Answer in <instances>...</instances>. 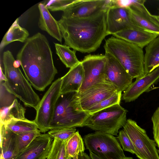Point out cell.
<instances>
[{"label":"cell","mask_w":159,"mask_h":159,"mask_svg":"<svg viewBox=\"0 0 159 159\" xmlns=\"http://www.w3.org/2000/svg\"><path fill=\"white\" fill-rule=\"evenodd\" d=\"M16 59L20 62L27 79L39 91H44L57 73L49 42L41 33L27 39L18 53Z\"/></svg>","instance_id":"obj_1"},{"label":"cell","mask_w":159,"mask_h":159,"mask_svg":"<svg viewBox=\"0 0 159 159\" xmlns=\"http://www.w3.org/2000/svg\"><path fill=\"white\" fill-rule=\"evenodd\" d=\"M100 10L87 17H61L58 21L65 45L76 51L90 53L100 46L107 31V11Z\"/></svg>","instance_id":"obj_2"},{"label":"cell","mask_w":159,"mask_h":159,"mask_svg":"<svg viewBox=\"0 0 159 159\" xmlns=\"http://www.w3.org/2000/svg\"><path fill=\"white\" fill-rule=\"evenodd\" d=\"M15 60L10 51L7 50L3 52V67L2 69L0 68L4 71L6 78L4 85L8 91L22 101L25 106L33 108L36 110L41 99L20 69L14 66Z\"/></svg>","instance_id":"obj_3"},{"label":"cell","mask_w":159,"mask_h":159,"mask_svg":"<svg viewBox=\"0 0 159 159\" xmlns=\"http://www.w3.org/2000/svg\"><path fill=\"white\" fill-rule=\"evenodd\" d=\"M105 52L113 56L133 79L145 75L143 48L114 36L105 40Z\"/></svg>","instance_id":"obj_4"},{"label":"cell","mask_w":159,"mask_h":159,"mask_svg":"<svg viewBox=\"0 0 159 159\" xmlns=\"http://www.w3.org/2000/svg\"><path fill=\"white\" fill-rule=\"evenodd\" d=\"M90 114L82 108L79 93L73 92L61 94L56 102L50 130L83 127Z\"/></svg>","instance_id":"obj_5"},{"label":"cell","mask_w":159,"mask_h":159,"mask_svg":"<svg viewBox=\"0 0 159 159\" xmlns=\"http://www.w3.org/2000/svg\"><path fill=\"white\" fill-rule=\"evenodd\" d=\"M127 112L120 104L114 105L90 114L83 127L117 136L119 129L126 123Z\"/></svg>","instance_id":"obj_6"},{"label":"cell","mask_w":159,"mask_h":159,"mask_svg":"<svg viewBox=\"0 0 159 159\" xmlns=\"http://www.w3.org/2000/svg\"><path fill=\"white\" fill-rule=\"evenodd\" d=\"M86 149L103 159H122L125 157L116 138L108 133L95 132L85 135Z\"/></svg>","instance_id":"obj_7"},{"label":"cell","mask_w":159,"mask_h":159,"mask_svg":"<svg viewBox=\"0 0 159 159\" xmlns=\"http://www.w3.org/2000/svg\"><path fill=\"white\" fill-rule=\"evenodd\" d=\"M123 128L133 143L135 154L137 157L139 159H159L155 141L150 139L146 130L135 121L127 119Z\"/></svg>","instance_id":"obj_8"},{"label":"cell","mask_w":159,"mask_h":159,"mask_svg":"<svg viewBox=\"0 0 159 159\" xmlns=\"http://www.w3.org/2000/svg\"><path fill=\"white\" fill-rule=\"evenodd\" d=\"M61 78L52 83L41 99L36 110L34 120L42 133H45L50 130V124L53 116L55 105L61 94Z\"/></svg>","instance_id":"obj_9"},{"label":"cell","mask_w":159,"mask_h":159,"mask_svg":"<svg viewBox=\"0 0 159 159\" xmlns=\"http://www.w3.org/2000/svg\"><path fill=\"white\" fill-rule=\"evenodd\" d=\"M81 62L84 70V78L79 93L94 84L106 81L105 70L107 58L105 55L89 54Z\"/></svg>","instance_id":"obj_10"},{"label":"cell","mask_w":159,"mask_h":159,"mask_svg":"<svg viewBox=\"0 0 159 159\" xmlns=\"http://www.w3.org/2000/svg\"><path fill=\"white\" fill-rule=\"evenodd\" d=\"M104 55L107 58L105 81L114 86L118 92L122 93L131 84L133 79L113 56L106 52Z\"/></svg>","instance_id":"obj_11"},{"label":"cell","mask_w":159,"mask_h":159,"mask_svg":"<svg viewBox=\"0 0 159 159\" xmlns=\"http://www.w3.org/2000/svg\"><path fill=\"white\" fill-rule=\"evenodd\" d=\"M111 0H79L75 1L64 11L62 16L82 18L90 16L111 6Z\"/></svg>","instance_id":"obj_12"},{"label":"cell","mask_w":159,"mask_h":159,"mask_svg":"<svg viewBox=\"0 0 159 159\" xmlns=\"http://www.w3.org/2000/svg\"><path fill=\"white\" fill-rule=\"evenodd\" d=\"M144 4H137L127 8L131 22L138 28L159 36V23Z\"/></svg>","instance_id":"obj_13"},{"label":"cell","mask_w":159,"mask_h":159,"mask_svg":"<svg viewBox=\"0 0 159 159\" xmlns=\"http://www.w3.org/2000/svg\"><path fill=\"white\" fill-rule=\"evenodd\" d=\"M117 92L114 86L106 81L96 84L79 93L81 107L87 111L95 104Z\"/></svg>","instance_id":"obj_14"},{"label":"cell","mask_w":159,"mask_h":159,"mask_svg":"<svg viewBox=\"0 0 159 159\" xmlns=\"http://www.w3.org/2000/svg\"><path fill=\"white\" fill-rule=\"evenodd\" d=\"M53 139L48 134H41L12 159H47Z\"/></svg>","instance_id":"obj_15"},{"label":"cell","mask_w":159,"mask_h":159,"mask_svg":"<svg viewBox=\"0 0 159 159\" xmlns=\"http://www.w3.org/2000/svg\"><path fill=\"white\" fill-rule=\"evenodd\" d=\"M16 97L9 93L0 99V123L5 125L12 121L25 118V109Z\"/></svg>","instance_id":"obj_16"},{"label":"cell","mask_w":159,"mask_h":159,"mask_svg":"<svg viewBox=\"0 0 159 159\" xmlns=\"http://www.w3.org/2000/svg\"><path fill=\"white\" fill-rule=\"evenodd\" d=\"M159 80V67L151 73L136 79L124 91L122 99L126 102L136 99L143 93L147 92L151 86Z\"/></svg>","instance_id":"obj_17"},{"label":"cell","mask_w":159,"mask_h":159,"mask_svg":"<svg viewBox=\"0 0 159 159\" xmlns=\"http://www.w3.org/2000/svg\"><path fill=\"white\" fill-rule=\"evenodd\" d=\"M106 21L108 35H113L124 29L134 26L130 20L127 8L116 7H109L107 11Z\"/></svg>","instance_id":"obj_18"},{"label":"cell","mask_w":159,"mask_h":159,"mask_svg":"<svg viewBox=\"0 0 159 159\" xmlns=\"http://www.w3.org/2000/svg\"><path fill=\"white\" fill-rule=\"evenodd\" d=\"M113 35L116 37L135 44L143 48L159 36L145 31L135 26L120 31Z\"/></svg>","instance_id":"obj_19"},{"label":"cell","mask_w":159,"mask_h":159,"mask_svg":"<svg viewBox=\"0 0 159 159\" xmlns=\"http://www.w3.org/2000/svg\"><path fill=\"white\" fill-rule=\"evenodd\" d=\"M84 78V70L81 62L70 68L68 72L61 77L60 93L79 92Z\"/></svg>","instance_id":"obj_20"},{"label":"cell","mask_w":159,"mask_h":159,"mask_svg":"<svg viewBox=\"0 0 159 159\" xmlns=\"http://www.w3.org/2000/svg\"><path fill=\"white\" fill-rule=\"evenodd\" d=\"M38 7L40 13L38 23L39 27L58 41L61 42L62 37L58 21L52 16L43 3H39Z\"/></svg>","instance_id":"obj_21"},{"label":"cell","mask_w":159,"mask_h":159,"mask_svg":"<svg viewBox=\"0 0 159 159\" xmlns=\"http://www.w3.org/2000/svg\"><path fill=\"white\" fill-rule=\"evenodd\" d=\"M16 135L0 123V159H12L16 155Z\"/></svg>","instance_id":"obj_22"},{"label":"cell","mask_w":159,"mask_h":159,"mask_svg":"<svg viewBox=\"0 0 159 159\" xmlns=\"http://www.w3.org/2000/svg\"><path fill=\"white\" fill-rule=\"evenodd\" d=\"M144 54L145 75L159 67V36L146 47Z\"/></svg>","instance_id":"obj_23"},{"label":"cell","mask_w":159,"mask_h":159,"mask_svg":"<svg viewBox=\"0 0 159 159\" xmlns=\"http://www.w3.org/2000/svg\"><path fill=\"white\" fill-rule=\"evenodd\" d=\"M29 35L28 31L21 27L17 18L13 23L3 37L0 45L1 50L5 46L15 41L25 42Z\"/></svg>","instance_id":"obj_24"},{"label":"cell","mask_w":159,"mask_h":159,"mask_svg":"<svg viewBox=\"0 0 159 159\" xmlns=\"http://www.w3.org/2000/svg\"><path fill=\"white\" fill-rule=\"evenodd\" d=\"M57 54L67 68H72L79 64L80 61L76 55V51L71 50L66 45L55 43Z\"/></svg>","instance_id":"obj_25"},{"label":"cell","mask_w":159,"mask_h":159,"mask_svg":"<svg viewBox=\"0 0 159 159\" xmlns=\"http://www.w3.org/2000/svg\"><path fill=\"white\" fill-rule=\"evenodd\" d=\"M4 125L9 130L17 134L40 130L34 120H30L26 118L12 121Z\"/></svg>","instance_id":"obj_26"},{"label":"cell","mask_w":159,"mask_h":159,"mask_svg":"<svg viewBox=\"0 0 159 159\" xmlns=\"http://www.w3.org/2000/svg\"><path fill=\"white\" fill-rule=\"evenodd\" d=\"M66 147L68 157L73 158L79 153L84 152V143L78 131L66 141Z\"/></svg>","instance_id":"obj_27"},{"label":"cell","mask_w":159,"mask_h":159,"mask_svg":"<svg viewBox=\"0 0 159 159\" xmlns=\"http://www.w3.org/2000/svg\"><path fill=\"white\" fill-rule=\"evenodd\" d=\"M122 93L117 92L110 97L98 102L90 107L87 111L92 114L114 105L120 104L122 97Z\"/></svg>","instance_id":"obj_28"},{"label":"cell","mask_w":159,"mask_h":159,"mask_svg":"<svg viewBox=\"0 0 159 159\" xmlns=\"http://www.w3.org/2000/svg\"><path fill=\"white\" fill-rule=\"evenodd\" d=\"M66 141L53 139L52 145L47 159H68L66 150Z\"/></svg>","instance_id":"obj_29"},{"label":"cell","mask_w":159,"mask_h":159,"mask_svg":"<svg viewBox=\"0 0 159 159\" xmlns=\"http://www.w3.org/2000/svg\"><path fill=\"white\" fill-rule=\"evenodd\" d=\"M41 132L39 130L37 132L16 134V155L26 148L35 138L41 134Z\"/></svg>","instance_id":"obj_30"},{"label":"cell","mask_w":159,"mask_h":159,"mask_svg":"<svg viewBox=\"0 0 159 159\" xmlns=\"http://www.w3.org/2000/svg\"><path fill=\"white\" fill-rule=\"evenodd\" d=\"M75 127L49 130L48 132L53 139L63 141H67L76 131Z\"/></svg>","instance_id":"obj_31"},{"label":"cell","mask_w":159,"mask_h":159,"mask_svg":"<svg viewBox=\"0 0 159 159\" xmlns=\"http://www.w3.org/2000/svg\"><path fill=\"white\" fill-rule=\"evenodd\" d=\"M74 0H51L43 3L46 7L51 11H64Z\"/></svg>","instance_id":"obj_32"},{"label":"cell","mask_w":159,"mask_h":159,"mask_svg":"<svg viewBox=\"0 0 159 159\" xmlns=\"http://www.w3.org/2000/svg\"><path fill=\"white\" fill-rule=\"evenodd\" d=\"M117 138L123 150L135 154V148L130 139L123 129L119 131Z\"/></svg>","instance_id":"obj_33"},{"label":"cell","mask_w":159,"mask_h":159,"mask_svg":"<svg viewBox=\"0 0 159 159\" xmlns=\"http://www.w3.org/2000/svg\"><path fill=\"white\" fill-rule=\"evenodd\" d=\"M151 120L152 123L153 134L154 140L158 148L159 153V107L153 113Z\"/></svg>","instance_id":"obj_34"},{"label":"cell","mask_w":159,"mask_h":159,"mask_svg":"<svg viewBox=\"0 0 159 159\" xmlns=\"http://www.w3.org/2000/svg\"><path fill=\"white\" fill-rule=\"evenodd\" d=\"M146 1L145 0H111V7H116L126 8L136 4L145 3Z\"/></svg>","instance_id":"obj_35"},{"label":"cell","mask_w":159,"mask_h":159,"mask_svg":"<svg viewBox=\"0 0 159 159\" xmlns=\"http://www.w3.org/2000/svg\"><path fill=\"white\" fill-rule=\"evenodd\" d=\"M78 159H92L86 153L83 152L78 155Z\"/></svg>","instance_id":"obj_36"},{"label":"cell","mask_w":159,"mask_h":159,"mask_svg":"<svg viewBox=\"0 0 159 159\" xmlns=\"http://www.w3.org/2000/svg\"><path fill=\"white\" fill-rule=\"evenodd\" d=\"M89 156L92 159H103L91 152H89Z\"/></svg>","instance_id":"obj_37"},{"label":"cell","mask_w":159,"mask_h":159,"mask_svg":"<svg viewBox=\"0 0 159 159\" xmlns=\"http://www.w3.org/2000/svg\"><path fill=\"white\" fill-rule=\"evenodd\" d=\"M155 17L156 19H157V20L159 23V14L158 15H155Z\"/></svg>","instance_id":"obj_38"},{"label":"cell","mask_w":159,"mask_h":159,"mask_svg":"<svg viewBox=\"0 0 159 159\" xmlns=\"http://www.w3.org/2000/svg\"><path fill=\"white\" fill-rule=\"evenodd\" d=\"M122 159H134L133 158L130 157H125Z\"/></svg>","instance_id":"obj_39"},{"label":"cell","mask_w":159,"mask_h":159,"mask_svg":"<svg viewBox=\"0 0 159 159\" xmlns=\"http://www.w3.org/2000/svg\"><path fill=\"white\" fill-rule=\"evenodd\" d=\"M78 155H76L75 157L73 158V159H78Z\"/></svg>","instance_id":"obj_40"},{"label":"cell","mask_w":159,"mask_h":159,"mask_svg":"<svg viewBox=\"0 0 159 159\" xmlns=\"http://www.w3.org/2000/svg\"><path fill=\"white\" fill-rule=\"evenodd\" d=\"M68 159H73V158H71V157H68Z\"/></svg>","instance_id":"obj_41"}]
</instances>
